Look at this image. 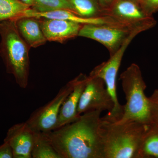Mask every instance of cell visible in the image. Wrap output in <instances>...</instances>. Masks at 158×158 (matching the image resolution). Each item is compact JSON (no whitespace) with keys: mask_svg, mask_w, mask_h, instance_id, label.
Here are the masks:
<instances>
[{"mask_svg":"<svg viewBox=\"0 0 158 158\" xmlns=\"http://www.w3.org/2000/svg\"><path fill=\"white\" fill-rule=\"evenodd\" d=\"M144 1V0H139V1H140V3H141V2H142V1Z\"/></svg>","mask_w":158,"mask_h":158,"instance_id":"484cf974","label":"cell"},{"mask_svg":"<svg viewBox=\"0 0 158 158\" xmlns=\"http://www.w3.org/2000/svg\"><path fill=\"white\" fill-rule=\"evenodd\" d=\"M114 107V102L103 80L90 73L79 102L78 115L91 111H108L109 113Z\"/></svg>","mask_w":158,"mask_h":158,"instance_id":"52a82bcc","label":"cell"},{"mask_svg":"<svg viewBox=\"0 0 158 158\" xmlns=\"http://www.w3.org/2000/svg\"><path fill=\"white\" fill-rule=\"evenodd\" d=\"M32 9L38 12H47L65 9L77 14L69 0H33Z\"/></svg>","mask_w":158,"mask_h":158,"instance_id":"d6986e66","label":"cell"},{"mask_svg":"<svg viewBox=\"0 0 158 158\" xmlns=\"http://www.w3.org/2000/svg\"><path fill=\"white\" fill-rule=\"evenodd\" d=\"M16 24L20 35L31 48L39 47L47 41L37 18H21L16 20Z\"/></svg>","mask_w":158,"mask_h":158,"instance_id":"5bb4252c","label":"cell"},{"mask_svg":"<svg viewBox=\"0 0 158 158\" xmlns=\"http://www.w3.org/2000/svg\"><path fill=\"white\" fill-rule=\"evenodd\" d=\"M158 158V129L151 124L142 140L139 158Z\"/></svg>","mask_w":158,"mask_h":158,"instance_id":"e0dca14e","label":"cell"},{"mask_svg":"<svg viewBox=\"0 0 158 158\" xmlns=\"http://www.w3.org/2000/svg\"><path fill=\"white\" fill-rule=\"evenodd\" d=\"M13 158V152L11 146L7 142L0 145V158Z\"/></svg>","mask_w":158,"mask_h":158,"instance_id":"7402d4cb","label":"cell"},{"mask_svg":"<svg viewBox=\"0 0 158 158\" xmlns=\"http://www.w3.org/2000/svg\"><path fill=\"white\" fill-rule=\"evenodd\" d=\"M35 131L25 122L15 124L8 130L4 141L11 146L14 158H32Z\"/></svg>","mask_w":158,"mask_h":158,"instance_id":"9c48e42d","label":"cell"},{"mask_svg":"<svg viewBox=\"0 0 158 158\" xmlns=\"http://www.w3.org/2000/svg\"><path fill=\"white\" fill-rule=\"evenodd\" d=\"M119 78L126 103L121 118L116 121H135L146 125L151 124L148 98L144 93L146 85L140 67L132 63L120 74Z\"/></svg>","mask_w":158,"mask_h":158,"instance_id":"277c9868","label":"cell"},{"mask_svg":"<svg viewBox=\"0 0 158 158\" xmlns=\"http://www.w3.org/2000/svg\"><path fill=\"white\" fill-rule=\"evenodd\" d=\"M115 0H98L100 3V5L103 9H104L106 11L107 15V11L110 8L111 5L113 4Z\"/></svg>","mask_w":158,"mask_h":158,"instance_id":"603a6c76","label":"cell"},{"mask_svg":"<svg viewBox=\"0 0 158 158\" xmlns=\"http://www.w3.org/2000/svg\"><path fill=\"white\" fill-rule=\"evenodd\" d=\"M154 27L153 23L148 22L134 27L119 49L110 56L109 60L97 65L90 73L91 74L103 80L114 102V107L113 110L111 113H107L104 116L105 118L112 120H118L121 118L123 114L124 105H120L118 101L116 79L123 55L128 46L136 36Z\"/></svg>","mask_w":158,"mask_h":158,"instance_id":"5b68a950","label":"cell"},{"mask_svg":"<svg viewBox=\"0 0 158 158\" xmlns=\"http://www.w3.org/2000/svg\"><path fill=\"white\" fill-rule=\"evenodd\" d=\"M32 158H61L44 132L35 131Z\"/></svg>","mask_w":158,"mask_h":158,"instance_id":"9a60e30c","label":"cell"},{"mask_svg":"<svg viewBox=\"0 0 158 158\" xmlns=\"http://www.w3.org/2000/svg\"><path fill=\"white\" fill-rule=\"evenodd\" d=\"M21 2H23L25 4L28 5L32 8L34 5V1L33 0H19Z\"/></svg>","mask_w":158,"mask_h":158,"instance_id":"cb8c5ba5","label":"cell"},{"mask_svg":"<svg viewBox=\"0 0 158 158\" xmlns=\"http://www.w3.org/2000/svg\"><path fill=\"white\" fill-rule=\"evenodd\" d=\"M148 100L151 124L158 129V89L154 91Z\"/></svg>","mask_w":158,"mask_h":158,"instance_id":"ffe728a7","label":"cell"},{"mask_svg":"<svg viewBox=\"0 0 158 158\" xmlns=\"http://www.w3.org/2000/svg\"><path fill=\"white\" fill-rule=\"evenodd\" d=\"M31 8L19 0H0V22L16 20Z\"/></svg>","mask_w":158,"mask_h":158,"instance_id":"2e32d148","label":"cell"},{"mask_svg":"<svg viewBox=\"0 0 158 158\" xmlns=\"http://www.w3.org/2000/svg\"><path fill=\"white\" fill-rule=\"evenodd\" d=\"M0 55L6 71L14 76L20 88H27L28 85L31 48L20 35L16 20L0 22Z\"/></svg>","mask_w":158,"mask_h":158,"instance_id":"3957f363","label":"cell"},{"mask_svg":"<svg viewBox=\"0 0 158 158\" xmlns=\"http://www.w3.org/2000/svg\"><path fill=\"white\" fill-rule=\"evenodd\" d=\"M107 15L131 27L147 23L154 19L148 16L141 6L132 0H115L107 11Z\"/></svg>","mask_w":158,"mask_h":158,"instance_id":"30bf717a","label":"cell"},{"mask_svg":"<svg viewBox=\"0 0 158 158\" xmlns=\"http://www.w3.org/2000/svg\"><path fill=\"white\" fill-rule=\"evenodd\" d=\"M134 27L109 25L84 24L79 31L78 36L100 43L107 48L110 56H112L121 47Z\"/></svg>","mask_w":158,"mask_h":158,"instance_id":"ba28073f","label":"cell"},{"mask_svg":"<svg viewBox=\"0 0 158 158\" xmlns=\"http://www.w3.org/2000/svg\"><path fill=\"white\" fill-rule=\"evenodd\" d=\"M132 1H135V2H136V1H137V2H140V1H139V0H132Z\"/></svg>","mask_w":158,"mask_h":158,"instance_id":"d4e9b609","label":"cell"},{"mask_svg":"<svg viewBox=\"0 0 158 158\" xmlns=\"http://www.w3.org/2000/svg\"><path fill=\"white\" fill-rule=\"evenodd\" d=\"M77 14L85 18L107 16L106 11L94 0H69Z\"/></svg>","mask_w":158,"mask_h":158,"instance_id":"ac0fdd59","label":"cell"},{"mask_svg":"<svg viewBox=\"0 0 158 158\" xmlns=\"http://www.w3.org/2000/svg\"><path fill=\"white\" fill-rule=\"evenodd\" d=\"M140 5L144 14L149 17L158 11V0H144Z\"/></svg>","mask_w":158,"mask_h":158,"instance_id":"44dd1931","label":"cell"},{"mask_svg":"<svg viewBox=\"0 0 158 158\" xmlns=\"http://www.w3.org/2000/svg\"><path fill=\"white\" fill-rule=\"evenodd\" d=\"M87 78L88 76L83 73H80L75 78L73 90L65 99L61 106L55 129L72 122L79 117L78 106Z\"/></svg>","mask_w":158,"mask_h":158,"instance_id":"7c38bea8","label":"cell"},{"mask_svg":"<svg viewBox=\"0 0 158 158\" xmlns=\"http://www.w3.org/2000/svg\"><path fill=\"white\" fill-rule=\"evenodd\" d=\"M150 125L101 117L100 132L104 158H139L142 140Z\"/></svg>","mask_w":158,"mask_h":158,"instance_id":"7a4b0ae2","label":"cell"},{"mask_svg":"<svg viewBox=\"0 0 158 158\" xmlns=\"http://www.w3.org/2000/svg\"><path fill=\"white\" fill-rule=\"evenodd\" d=\"M35 17L71 21L81 24L109 25H116L118 23L110 16L85 18L80 16L73 11L65 9H59L47 12H38L30 8L23 15L22 17Z\"/></svg>","mask_w":158,"mask_h":158,"instance_id":"4fadbf2b","label":"cell"},{"mask_svg":"<svg viewBox=\"0 0 158 158\" xmlns=\"http://www.w3.org/2000/svg\"><path fill=\"white\" fill-rule=\"evenodd\" d=\"M102 112L83 113L72 122L45 133L61 158H104Z\"/></svg>","mask_w":158,"mask_h":158,"instance_id":"6da1fadb","label":"cell"},{"mask_svg":"<svg viewBox=\"0 0 158 158\" xmlns=\"http://www.w3.org/2000/svg\"><path fill=\"white\" fill-rule=\"evenodd\" d=\"M74 78L59 90L52 100L34 111L26 121L34 131L47 133L56 129L60 108L65 99L73 90Z\"/></svg>","mask_w":158,"mask_h":158,"instance_id":"8992f818","label":"cell"},{"mask_svg":"<svg viewBox=\"0 0 158 158\" xmlns=\"http://www.w3.org/2000/svg\"><path fill=\"white\" fill-rule=\"evenodd\" d=\"M47 41L63 43L78 36L83 24L65 20L37 18Z\"/></svg>","mask_w":158,"mask_h":158,"instance_id":"8fae6325","label":"cell"}]
</instances>
